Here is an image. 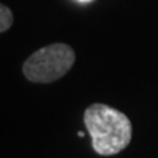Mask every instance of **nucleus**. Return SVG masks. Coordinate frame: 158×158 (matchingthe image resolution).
Returning a JSON list of instances; mask_svg holds the SVG:
<instances>
[{"instance_id":"obj_3","label":"nucleus","mask_w":158,"mask_h":158,"mask_svg":"<svg viewBox=\"0 0 158 158\" xmlns=\"http://www.w3.org/2000/svg\"><path fill=\"white\" fill-rule=\"evenodd\" d=\"M13 23V13L7 6L0 3V32H5Z\"/></svg>"},{"instance_id":"obj_1","label":"nucleus","mask_w":158,"mask_h":158,"mask_svg":"<svg viewBox=\"0 0 158 158\" xmlns=\"http://www.w3.org/2000/svg\"><path fill=\"white\" fill-rule=\"evenodd\" d=\"M84 122L100 155H114L123 151L132 139V123L126 114L106 104H92L85 110Z\"/></svg>"},{"instance_id":"obj_5","label":"nucleus","mask_w":158,"mask_h":158,"mask_svg":"<svg viewBox=\"0 0 158 158\" xmlns=\"http://www.w3.org/2000/svg\"><path fill=\"white\" fill-rule=\"evenodd\" d=\"M78 2H91V0H78Z\"/></svg>"},{"instance_id":"obj_4","label":"nucleus","mask_w":158,"mask_h":158,"mask_svg":"<svg viewBox=\"0 0 158 158\" xmlns=\"http://www.w3.org/2000/svg\"><path fill=\"white\" fill-rule=\"evenodd\" d=\"M84 135H85L84 132H78V136H79V138H84Z\"/></svg>"},{"instance_id":"obj_2","label":"nucleus","mask_w":158,"mask_h":158,"mask_svg":"<svg viewBox=\"0 0 158 158\" xmlns=\"http://www.w3.org/2000/svg\"><path fill=\"white\" fill-rule=\"evenodd\" d=\"M75 63V51L64 43H54L32 53L23 63V75L35 84H50L68 73Z\"/></svg>"}]
</instances>
